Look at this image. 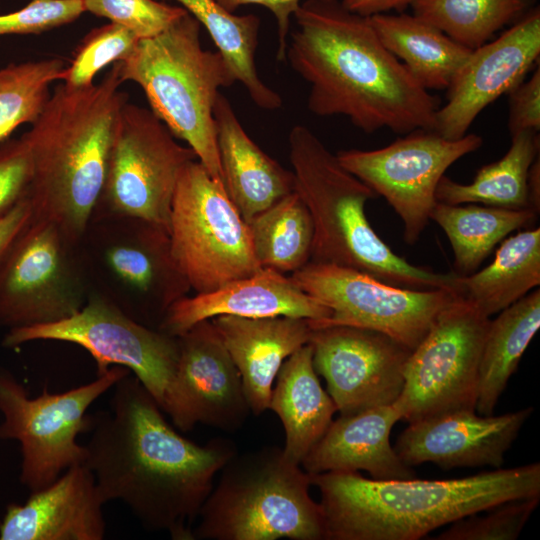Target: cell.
I'll list each match as a JSON object with an SVG mask.
<instances>
[{"label":"cell","mask_w":540,"mask_h":540,"mask_svg":"<svg viewBox=\"0 0 540 540\" xmlns=\"http://www.w3.org/2000/svg\"><path fill=\"white\" fill-rule=\"evenodd\" d=\"M107 410L91 415L84 464L105 503L123 502L149 531L192 540V524L215 475L238 453L216 437L198 445L166 421L141 382L129 373L112 387Z\"/></svg>","instance_id":"cell-1"},{"label":"cell","mask_w":540,"mask_h":540,"mask_svg":"<svg viewBox=\"0 0 540 540\" xmlns=\"http://www.w3.org/2000/svg\"><path fill=\"white\" fill-rule=\"evenodd\" d=\"M293 16L286 58L310 85V112L345 116L368 134L434 130L438 97L382 44L369 17L340 0H306Z\"/></svg>","instance_id":"cell-2"},{"label":"cell","mask_w":540,"mask_h":540,"mask_svg":"<svg viewBox=\"0 0 540 540\" xmlns=\"http://www.w3.org/2000/svg\"><path fill=\"white\" fill-rule=\"evenodd\" d=\"M326 540H418L501 502L540 496V464L441 479L375 480L359 472L310 475Z\"/></svg>","instance_id":"cell-3"},{"label":"cell","mask_w":540,"mask_h":540,"mask_svg":"<svg viewBox=\"0 0 540 540\" xmlns=\"http://www.w3.org/2000/svg\"><path fill=\"white\" fill-rule=\"evenodd\" d=\"M118 62L98 84L57 85L38 119L21 137L32 161L28 197L33 216L56 224L79 244L104 187L122 106Z\"/></svg>","instance_id":"cell-4"},{"label":"cell","mask_w":540,"mask_h":540,"mask_svg":"<svg viewBox=\"0 0 540 540\" xmlns=\"http://www.w3.org/2000/svg\"><path fill=\"white\" fill-rule=\"evenodd\" d=\"M289 150L295 191L314 225L310 261L351 268L401 288L456 290V274L413 265L377 235L364 210L376 193L344 168L310 129L294 126Z\"/></svg>","instance_id":"cell-5"},{"label":"cell","mask_w":540,"mask_h":540,"mask_svg":"<svg viewBox=\"0 0 540 540\" xmlns=\"http://www.w3.org/2000/svg\"><path fill=\"white\" fill-rule=\"evenodd\" d=\"M201 27L186 12L159 34L140 39L134 51L118 61L119 76L143 89L152 112L224 187L213 109L220 88L236 79L218 51L202 47Z\"/></svg>","instance_id":"cell-6"},{"label":"cell","mask_w":540,"mask_h":540,"mask_svg":"<svg viewBox=\"0 0 540 540\" xmlns=\"http://www.w3.org/2000/svg\"><path fill=\"white\" fill-rule=\"evenodd\" d=\"M192 528V540H323L320 504L310 474L283 449L236 453L221 469Z\"/></svg>","instance_id":"cell-7"},{"label":"cell","mask_w":540,"mask_h":540,"mask_svg":"<svg viewBox=\"0 0 540 540\" xmlns=\"http://www.w3.org/2000/svg\"><path fill=\"white\" fill-rule=\"evenodd\" d=\"M79 248L92 290L151 328L190 289L171 256L168 232L144 220L93 216Z\"/></svg>","instance_id":"cell-8"},{"label":"cell","mask_w":540,"mask_h":540,"mask_svg":"<svg viewBox=\"0 0 540 540\" xmlns=\"http://www.w3.org/2000/svg\"><path fill=\"white\" fill-rule=\"evenodd\" d=\"M169 242L174 263L196 294L250 276L258 264L247 222L196 159L182 169L172 199Z\"/></svg>","instance_id":"cell-9"},{"label":"cell","mask_w":540,"mask_h":540,"mask_svg":"<svg viewBox=\"0 0 540 540\" xmlns=\"http://www.w3.org/2000/svg\"><path fill=\"white\" fill-rule=\"evenodd\" d=\"M131 373L112 366L96 379L60 393L46 387L31 398L24 386L0 367V439L20 443L22 462L20 482L30 492L55 481L65 470L84 462L86 449L77 442L88 432V408L117 381Z\"/></svg>","instance_id":"cell-10"},{"label":"cell","mask_w":540,"mask_h":540,"mask_svg":"<svg viewBox=\"0 0 540 540\" xmlns=\"http://www.w3.org/2000/svg\"><path fill=\"white\" fill-rule=\"evenodd\" d=\"M40 340L82 347L94 358L97 375L112 366L127 368L164 412L178 365L177 337L134 320L91 290L84 306L73 315L53 323L9 329L2 344L17 347Z\"/></svg>","instance_id":"cell-11"},{"label":"cell","mask_w":540,"mask_h":540,"mask_svg":"<svg viewBox=\"0 0 540 540\" xmlns=\"http://www.w3.org/2000/svg\"><path fill=\"white\" fill-rule=\"evenodd\" d=\"M196 159L195 152L180 145L151 109L127 101L119 113L104 187L93 216L138 218L169 234L179 175Z\"/></svg>","instance_id":"cell-12"},{"label":"cell","mask_w":540,"mask_h":540,"mask_svg":"<svg viewBox=\"0 0 540 540\" xmlns=\"http://www.w3.org/2000/svg\"><path fill=\"white\" fill-rule=\"evenodd\" d=\"M91 290L79 244L33 216L0 264V325L63 320L84 306Z\"/></svg>","instance_id":"cell-13"},{"label":"cell","mask_w":540,"mask_h":540,"mask_svg":"<svg viewBox=\"0 0 540 540\" xmlns=\"http://www.w3.org/2000/svg\"><path fill=\"white\" fill-rule=\"evenodd\" d=\"M490 317L458 296L410 352L393 404L408 423L476 410L478 371Z\"/></svg>","instance_id":"cell-14"},{"label":"cell","mask_w":540,"mask_h":540,"mask_svg":"<svg viewBox=\"0 0 540 540\" xmlns=\"http://www.w3.org/2000/svg\"><path fill=\"white\" fill-rule=\"evenodd\" d=\"M291 278L331 311L321 322L309 321L312 329L336 325L369 329L411 351L459 296L454 289L396 287L351 268L314 261L293 272Z\"/></svg>","instance_id":"cell-15"},{"label":"cell","mask_w":540,"mask_h":540,"mask_svg":"<svg viewBox=\"0 0 540 540\" xmlns=\"http://www.w3.org/2000/svg\"><path fill=\"white\" fill-rule=\"evenodd\" d=\"M482 143L474 133L447 139L434 130H415L379 149L341 150L336 156L344 168L386 199L403 222L405 241L412 245L430 220L445 171Z\"/></svg>","instance_id":"cell-16"},{"label":"cell","mask_w":540,"mask_h":540,"mask_svg":"<svg viewBox=\"0 0 540 540\" xmlns=\"http://www.w3.org/2000/svg\"><path fill=\"white\" fill-rule=\"evenodd\" d=\"M313 366L341 416L395 403L411 352L389 336L352 326L312 329Z\"/></svg>","instance_id":"cell-17"},{"label":"cell","mask_w":540,"mask_h":540,"mask_svg":"<svg viewBox=\"0 0 540 540\" xmlns=\"http://www.w3.org/2000/svg\"><path fill=\"white\" fill-rule=\"evenodd\" d=\"M179 359L164 412L183 432L200 423L234 433L250 409L241 377L211 320L178 337Z\"/></svg>","instance_id":"cell-18"},{"label":"cell","mask_w":540,"mask_h":540,"mask_svg":"<svg viewBox=\"0 0 540 540\" xmlns=\"http://www.w3.org/2000/svg\"><path fill=\"white\" fill-rule=\"evenodd\" d=\"M539 56L540 11L534 6L498 38L472 50L437 110L434 131L447 139L466 135L486 106L524 81Z\"/></svg>","instance_id":"cell-19"},{"label":"cell","mask_w":540,"mask_h":540,"mask_svg":"<svg viewBox=\"0 0 540 540\" xmlns=\"http://www.w3.org/2000/svg\"><path fill=\"white\" fill-rule=\"evenodd\" d=\"M532 412L533 407L498 416L477 415L475 410L443 413L408 423L393 447L411 467L433 463L446 470L501 468L506 452Z\"/></svg>","instance_id":"cell-20"},{"label":"cell","mask_w":540,"mask_h":540,"mask_svg":"<svg viewBox=\"0 0 540 540\" xmlns=\"http://www.w3.org/2000/svg\"><path fill=\"white\" fill-rule=\"evenodd\" d=\"M220 315L290 316L318 323L329 318L331 311L304 292L291 277L260 268L211 292L179 298L167 309L158 329L178 337L195 324Z\"/></svg>","instance_id":"cell-21"},{"label":"cell","mask_w":540,"mask_h":540,"mask_svg":"<svg viewBox=\"0 0 540 540\" xmlns=\"http://www.w3.org/2000/svg\"><path fill=\"white\" fill-rule=\"evenodd\" d=\"M105 504L92 472L75 464L25 503L7 506L0 540H102Z\"/></svg>","instance_id":"cell-22"},{"label":"cell","mask_w":540,"mask_h":540,"mask_svg":"<svg viewBox=\"0 0 540 540\" xmlns=\"http://www.w3.org/2000/svg\"><path fill=\"white\" fill-rule=\"evenodd\" d=\"M237 367L250 412L269 409L274 381L283 362L310 340L308 319L290 316L210 319Z\"/></svg>","instance_id":"cell-23"},{"label":"cell","mask_w":540,"mask_h":540,"mask_svg":"<svg viewBox=\"0 0 540 540\" xmlns=\"http://www.w3.org/2000/svg\"><path fill=\"white\" fill-rule=\"evenodd\" d=\"M399 420L401 415L393 404L340 415L301 467L310 475L363 470L375 480L415 478V470L400 459L390 442L391 430Z\"/></svg>","instance_id":"cell-24"},{"label":"cell","mask_w":540,"mask_h":540,"mask_svg":"<svg viewBox=\"0 0 540 540\" xmlns=\"http://www.w3.org/2000/svg\"><path fill=\"white\" fill-rule=\"evenodd\" d=\"M220 166L226 193L249 222L295 191L293 171L267 155L246 133L230 101L218 94L213 109Z\"/></svg>","instance_id":"cell-25"},{"label":"cell","mask_w":540,"mask_h":540,"mask_svg":"<svg viewBox=\"0 0 540 540\" xmlns=\"http://www.w3.org/2000/svg\"><path fill=\"white\" fill-rule=\"evenodd\" d=\"M269 409L281 420L285 457L301 466L303 459L322 438L337 411L313 366L309 343L291 354L281 365L272 388Z\"/></svg>","instance_id":"cell-26"},{"label":"cell","mask_w":540,"mask_h":540,"mask_svg":"<svg viewBox=\"0 0 540 540\" xmlns=\"http://www.w3.org/2000/svg\"><path fill=\"white\" fill-rule=\"evenodd\" d=\"M369 20L382 44L427 90H447L472 52L415 15L382 13Z\"/></svg>","instance_id":"cell-27"},{"label":"cell","mask_w":540,"mask_h":540,"mask_svg":"<svg viewBox=\"0 0 540 540\" xmlns=\"http://www.w3.org/2000/svg\"><path fill=\"white\" fill-rule=\"evenodd\" d=\"M540 285V229L525 228L505 238L493 261L481 270L456 275L458 295L491 317Z\"/></svg>","instance_id":"cell-28"},{"label":"cell","mask_w":540,"mask_h":540,"mask_svg":"<svg viewBox=\"0 0 540 540\" xmlns=\"http://www.w3.org/2000/svg\"><path fill=\"white\" fill-rule=\"evenodd\" d=\"M540 328V290L537 288L498 313L489 322L479 371L476 410L494 413L510 377Z\"/></svg>","instance_id":"cell-29"},{"label":"cell","mask_w":540,"mask_h":540,"mask_svg":"<svg viewBox=\"0 0 540 540\" xmlns=\"http://www.w3.org/2000/svg\"><path fill=\"white\" fill-rule=\"evenodd\" d=\"M537 213L476 203L436 202L430 220L445 232L454 256V271L464 277L476 272L495 246L511 232L530 228Z\"/></svg>","instance_id":"cell-30"},{"label":"cell","mask_w":540,"mask_h":540,"mask_svg":"<svg viewBox=\"0 0 540 540\" xmlns=\"http://www.w3.org/2000/svg\"><path fill=\"white\" fill-rule=\"evenodd\" d=\"M539 148V132L522 131L511 136L506 154L482 166L471 183L461 184L443 175L436 188V201L531 210L527 179L532 163L539 156Z\"/></svg>","instance_id":"cell-31"},{"label":"cell","mask_w":540,"mask_h":540,"mask_svg":"<svg viewBox=\"0 0 540 540\" xmlns=\"http://www.w3.org/2000/svg\"><path fill=\"white\" fill-rule=\"evenodd\" d=\"M175 1L206 28L236 81L243 84L252 101L261 109L280 108L281 96L265 85L256 69L259 17L253 14L234 15L214 0Z\"/></svg>","instance_id":"cell-32"},{"label":"cell","mask_w":540,"mask_h":540,"mask_svg":"<svg viewBox=\"0 0 540 540\" xmlns=\"http://www.w3.org/2000/svg\"><path fill=\"white\" fill-rule=\"evenodd\" d=\"M255 258L261 268L295 272L311 260L314 225L296 191L247 222Z\"/></svg>","instance_id":"cell-33"},{"label":"cell","mask_w":540,"mask_h":540,"mask_svg":"<svg viewBox=\"0 0 540 540\" xmlns=\"http://www.w3.org/2000/svg\"><path fill=\"white\" fill-rule=\"evenodd\" d=\"M536 0H416L413 15L474 50L534 7Z\"/></svg>","instance_id":"cell-34"},{"label":"cell","mask_w":540,"mask_h":540,"mask_svg":"<svg viewBox=\"0 0 540 540\" xmlns=\"http://www.w3.org/2000/svg\"><path fill=\"white\" fill-rule=\"evenodd\" d=\"M61 59L9 64L0 69V145L22 124L34 123L49 98L52 82L61 79Z\"/></svg>","instance_id":"cell-35"},{"label":"cell","mask_w":540,"mask_h":540,"mask_svg":"<svg viewBox=\"0 0 540 540\" xmlns=\"http://www.w3.org/2000/svg\"><path fill=\"white\" fill-rule=\"evenodd\" d=\"M139 40L127 28L112 22L91 29L77 46L60 80L72 89L93 85L98 72L110 64L126 59Z\"/></svg>","instance_id":"cell-36"},{"label":"cell","mask_w":540,"mask_h":540,"mask_svg":"<svg viewBox=\"0 0 540 540\" xmlns=\"http://www.w3.org/2000/svg\"><path fill=\"white\" fill-rule=\"evenodd\" d=\"M540 496L512 499L462 517L437 540H515L539 505Z\"/></svg>","instance_id":"cell-37"},{"label":"cell","mask_w":540,"mask_h":540,"mask_svg":"<svg viewBox=\"0 0 540 540\" xmlns=\"http://www.w3.org/2000/svg\"><path fill=\"white\" fill-rule=\"evenodd\" d=\"M85 12L104 17L139 39L159 34L187 11L160 0H83Z\"/></svg>","instance_id":"cell-38"},{"label":"cell","mask_w":540,"mask_h":540,"mask_svg":"<svg viewBox=\"0 0 540 540\" xmlns=\"http://www.w3.org/2000/svg\"><path fill=\"white\" fill-rule=\"evenodd\" d=\"M83 0H30L23 8L0 14V36L41 34L77 20Z\"/></svg>","instance_id":"cell-39"},{"label":"cell","mask_w":540,"mask_h":540,"mask_svg":"<svg viewBox=\"0 0 540 540\" xmlns=\"http://www.w3.org/2000/svg\"><path fill=\"white\" fill-rule=\"evenodd\" d=\"M32 179L29 148L21 137L0 145V216L27 196Z\"/></svg>","instance_id":"cell-40"},{"label":"cell","mask_w":540,"mask_h":540,"mask_svg":"<svg viewBox=\"0 0 540 540\" xmlns=\"http://www.w3.org/2000/svg\"><path fill=\"white\" fill-rule=\"evenodd\" d=\"M510 95L508 129L513 136L522 131H540V67Z\"/></svg>","instance_id":"cell-41"},{"label":"cell","mask_w":540,"mask_h":540,"mask_svg":"<svg viewBox=\"0 0 540 540\" xmlns=\"http://www.w3.org/2000/svg\"><path fill=\"white\" fill-rule=\"evenodd\" d=\"M225 10L233 13L242 5H260L270 10L277 23L278 47L276 58L283 61L286 58L290 18L299 8L301 0H214Z\"/></svg>","instance_id":"cell-42"},{"label":"cell","mask_w":540,"mask_h":540,"mask_svg":"<svg viewBox=\"0 0 540 540\" xmlns=\"http://www.w3.org/2000/svg\"><path fill=\"white\" fill-rule=\"evenodd\" d=\"M33 217L28 194L10 211L0 216V264L14 240Z\"/></svg>","instance_id":"cell-43"},{"label":"cell","mask_w":540,"mask_h":540,"mask_svg":"<svg viewBox=\"0 0 540 540\" xmlns=\"http://www.w3.org/2000/svg\"><path fill=\"white\" fill-rule=\"evenodd\" d=\"M416 0H340L341 4L350 12L363 17L388 13L389 11L403 12Z\"/></svg>","instance_id":"cell-44"},{"label":"cell","mask_w":540,"mask_h":540,"mask_svg":"<svg viewBox=\"0 0 540 540\" xmlns=\"http://www.w3.org/2000/svg\"><path fill=\"white\" fill-rule=\"evenodd\" d=\"M528 199L531 210L539 214L540 209V161L539 156L532 163L527 179Z\"/></svg>","instance_id":"cell-45"}]
</instances>
